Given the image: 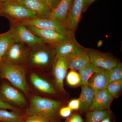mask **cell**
<instances>
[{
	"mask_svg": "<svg viewBox=\"0 0 122 122\" xmlns=\"http://www.w3.org/2000/svg\"><path fill=\"white\" fill-rule=\"evenodd\" d=\"M61 104V102L38 96H33L26 111V114L39 115L51 120L56 116Z\"/></svg>",
	"mask_w": 122,
	"mask_h": 122,
	"instance_id": "obj_1",
	"label": "cell"
},
{
	"mask_svg": "<svg viewBox=\"0 0 122 122\" xmlns=\"http://www.w3.org/2000/svg\"><path fill=\"white\" fill-rule=\"evenodd\" d=\"M68 68L64 57L55 60L53 67L54 82L55 86L59 91H64L63 81L67 74Z\"/></svg>",
	"mask_w": 122,
	"mask_h": 122,
	"instance_id": "obj_13",
	"label": "cell"
},
{
	"mask_svg": "<svg viewBox=\"0 0 122 122\" xmlns=\"http://www.w3.org/2000/svg\"><path fill=\"white\" fill-rule=\"evenodd\" d=\"M18 1L34 13L37 17L48 18L52 11L41 0H18Z\"/></svg>",
	"mask_w": 122,
	"mask_h": 122,
	"instance_id": "obj_16",
	"label": "cell"
},
{
	"mask_svg": "<svg viewBox=\"0 0 122 122\" xmlns=\"http://www.w3.org/2000/svg\"><path fill=\"white\" fill-rule=\"evenodd\" d=\"M113 99L106 89L95 92L89 111L108 110Z\"/></svg>",
	"mask_w": 122,
	"mask_h": 122,
	"instance_id": "obj_14",
	"label": "cell"
},
{
	"mask_svg": "<svg viewBox=\"0 0 122 122\" xmlns=\"http://www.w3.org/2000/svg\"><path fill=\"white\" fill-rule=\"evenodd\" d=\"M0 16L7 18L13 24L37 17L34 13L18 1L0 4Z\"/></svg>",
	"mask_w": 122,
	"mask_h": 122,
	"instance_id": "obj_3",
	"label": "cell"
},
{
	"mask_svg": "<svg viewBox=\"0 0 122 122\" xmlns=\"http://www.w3.org/2000/svg\"><path fill=\"white\" fill-rule=\"evenodd\" d=\"M101 122H112L111 121L110 116L104 119L103 120H102Z\"/></svg>",
	"mask_w": 122,
	"mask_h": 122,
	"instance_id": "obj_36",
	"label": "cell"
},
{
	"mask_svg": "<svg viewBox=\"0 0 122 122\" xmlns=\"http://www.w3.org/2000/svg\"><path fill=\"white\" fill-rule=\"evenodd\" d=\"M64 57L68 68L72 70L79 71L90 61L86 50L82 46Z\"/></svg>",
	"mask_w": 122,
	"mask_h": 122,
	"instance_id": "obj_11",
	"label": "cell"
},
{
	"mask_svg": "<svg viewBox=\"0 0 122 122\" xmlns=\"http://www.w3.org/2000/svg\"><path fill=\"white\" fill-rule=\"evenodd\" d=\"M0 77L25 93L29 92L25 70L20 65L11 64L4 59L0 62Z\"/></svg>",
	"mask_w": 122,
	"mask_h": 122,
	"instance_id": "obj_2",
	"label": "cell"
},
{
	"mask_svg": "<svg viewBox=\"0 0 122 122\" xmlns=\"http://www.w3.org/2000/svg\"><path fill=\"white\" fill-rule=\"evenodd\" d=\"M72 110L69 107H64L60 109L59 113L60 116L63 118H67L69 117L71 113Z\"/></svg>",
	"mask_w": 122,
	"mask_h": 122,
	"instance_id": "obj_30",
	"label": "cell"
},
{
	"mask_svg": "<svg viewBox=\"0 0 122 122\" xmlns=\"http://www.w3.org/2000/svg\"><path fill=\"white\" fill-rule=\"evenodd\" d=\"M100 68L93 63L90 61L83 68L79 71L81 79L80 85H87L88 81L94 73L97 72Z\"/></svg>",
	"mask_w": 122,
	"mask_h": 122,
	"instance_id": "obj_22",
	"label": "cell"
},
{
	"mask_svg": "<svg viewBox=\"0 0 122 122\" xmlns=\"http://www.w3.org/2000/svg\"><path fill=\"white\" fill-rule=\"evenodd\" d=\"M96 0H84L83 3V13L87 10V8Z\"/></svg>",
	"mask_w": 122,
	"mask_h": 122,
	"instance_id": "obj_34",
	"label": "cell"
},
{
	"mask_svg": "<svg viewBox=\"0 0 122 122\" xmlns=\"http://www.w3.org/2000/svg\"><path fill=\"white\" fill-rule=\"evenodd\" d=\"M84 1V0H72L65 24L73 33L77 28L83 13Z\"/></svg>",
	"mask_w": 122,
	"mask_h": 122,
	"instance_id": "obj_10",
	"label": "cell"
},
{
	"mask_svg": "<svg viewBox=\"0 0 122 122\" xmlns=\"http://www.w3.org/2000/svg\"><path fill=\"white\" fill-rule=\"evenodd\" d=\"M94 92L88 85H82L81 91L79 99L80 102L79 111L85 112L89 110L93 101Z\"/></svg>",
	"mask_w": 122,
	"mask_h": 122,
	"instance_id": "obj_19",
	"label": "cell"
},
{
	"mask_svg": "<svg viewBox=\"0 0 122 122\" xmlns=\"http://www.w3.org/2000/svg\"><path fill=\"white\" fill-rule=\"evenodd\" d=\"M26 26L46 43L55 48L66 38L72 37L67 36L52 29L38 28L30 25Z\"/></svg>",
	"mask_w": 122,
	"mask_h": 122,
	"instance_id": "obj_9",
	"label": "cell"
},
{
	"mask_svg": "<svg viewBox=\"0 0 122 122\" xmlns=\"http://www.w3.org/2000/svg\"><path fill=\"white\" fill-rule=\"evenodd\" d=\"M68 106L72 110H77L79 109L80 107V102L79 99H74L70 101L68 104Z\"/></svg>",
	"mask_w": 122,
	"mask_h": 122,
	"instance_id": "obj_32",
	"label": "cell"
},
{
	"mask_svg": "<svg viewBox=\"0 0 122 122\" xmlns=\"http://www.w3.org/2000/svg\"><path fill=\"white\" fill-rule=\"evenodd\" d=\"M122 89V79L110 82L106 89L113 98H117L121 93Z\"/></svg>",
	"mask_w": 122,
	"mask_h": 122,
	"instance_id": "obj_25",
	"label": "cell"
},
{
	"mask_svg": "<svg viewBox=\"0 0 122 122\" xmlns=\"http://www.w3.org/2000/svg\"></svg>",
	"mask_w": 122,
	"mask_h": 122,
	"instance_id": "obj_38",
	"label": "cell"
},
{
	"mask_svg": "<svg viewBox=\"0 0 122 122\" xmlns=\"http://www.w3.org/2000/svg\"><path fill=\"white\" fill-rule=\"evenodd\" d=\"M50 120L47 118L39 115L29 116L24 122H50Z\"/></svg>",
	"mask_w": 122,
	"mask_h": 122,
	"instance_id": "obj_28",
	"label": "cell"
},
{
	"mask_svg": "<svg viewBox=\"0 0 122 122\" xmlns=\"http://www.w3.org/2000/svg\"><path fill=\"white\" fill-rule=\"evenodd\" d=\"M24 122V121H22V122Z\"/></svg>",
	"mask_w": 122,
	"mask_h": 122,
	"instance_id": "obj_37",
	"label": "cell"
},
{
	"mask_svg": "<svg viewBox=\"0 0 122 122\" xmlns=\"http://www.w3.org/2000/svg\"><path fill=\"white\" fill-rule=\"evenodd\" d=\"M67 122H83V120L80 116L76 114L73 116Z\"/></svg>",
	"mask_w": 122,
	"mask_h": 122,
	"instance_id": "obj_33",
	"label": "cell"
},
{
	"mask_svg": "<svg viewBox=\"0 0 122 122\" xmlns=\"http://www.w3.org/2000/svg\"><path fill=\"white\" fill-rule=\"evenodd\" d=\"M109 116L110 112L108 110L89 111L86 115V122H101Z\"/></svg>",
	"mask_w": 122,
	"mask_h": 122,
	"instance_id": "obj_24",
	"label": "cell"
},
{
	"mask_svg": "<svg viewBox=\"0 0 122 122\" xmlns=\"http://www.w3.org/2000/svg\"><path fill=\"white\" fill-rule=\"evenodd\" d=\"M18 0H0V4L11 2V1H18Z\"/></svg>",
	"mask_w": 122,
	"mask_h": 122,
	"instance_id": "obj_35",
	"label": "cell"
},
{
	"mask_svg": "<svg viewBox=\"0 0 122 122\" xmlns=\"http://www.w3.org/2000/svg\"><path fill=\"white\" fill-rule=\"evenodd\" d=\"M0 98L9 104L20 107L24 106L27 103L23 94L7 83H2L0 87Z\"/></svg>",
	"mask_w": 122,
	"mask_h": 122,
	"instance_id": "obj_8",
	"label": "cell"
},
{
	"mask_svg": "<svg viewBox=\"0 0 122 122\" xmlns=\"http://www.w3.org/2000/svg\"><path fill=\"white\" fill-rule=\"evenodd\" d=\"M12 27L13 30L15 42L22 43L31 48L39 44L46 43L25 25H13Z\"/></svg>",
	"mask_w": 122,
	"mask_h": 122,
	"instance_id": "obj_6",
	"label": "cell"
},
{
	"mask_svg": "<svg viewBox=\"0 0 122 122\" xmlns=\"http://www.w3.org/2000/svg\"><path fill=\"white\" fill-rule=\"evenodd\" d=\"M109 83L122 79V63H118L115 67L109 70Z\"/></svg>",
	"mask_w": 122,
	"mask_h": 122,
	"instance_id": "obj_26",
	"label": "cell"
},
{
	"mask_svg": "<svg viewBox=\"0 0 122 122\" xmlns=\"http://www.w3.org/2000/svg\"><path fill=\"white\" fill-rule=\"evenodd\" d=\"M29 55L28 49L25 45L14 42L7 50L2 59L11 64L20 65L26 60Z\"/></svg>",
	"mask_w": 122,
	"mask_h": 122,
	"instance_id": "obj_7",
	"label": "cell"
},
{
	"mask_svg": "<svg viewBox=\"0 0 122 122\" xmlns=\"http://www.w3.org/2000/svg\"><path fill=\"white\" fill-rule=\"evenodd\" d=\"M0 109L9 110L19 112L20 111V110L19 108L5 102L0 98Z\"/></svg>",
	"mask_w": 122,
	"mask_h": 122,
	"instance_id": "obj_29",
	"label": "cell"
},
{
	"mask_svg": "<svg viewBox=\"0 0 122 122\" xmlns=\"http://www.w3.org/2000/svg\"><path fill=\"white\" fill-rule=\"evenodd\" d=\"M23 117L19 112L12 111H8L5 109H0V122H21Z\"/></svg>",
	"mask_w": 122,
	"mask_h": 122,
	"instance_id": "obj_23",
	"label": "cell"
},
{
	"mask_svg": "<svg viewBox=\"0 0 122 122\" xmlns=\"http://www.w3.org/2000/svg\"><path fill=\"white\" fill-rule=\"evenodd\" d=\"M66 80L68 85L71 86L80 85L81 79L78 73L75 71L71 70L67 75Z\"/></svg>",
	"mask_w": 122,
	"mask_h": 122,
	"instance_id": "obj_27",
	"label": "cell"
},
{
	"mask_svg": "<svg viewBox=\"0 0 122 122\" xmlns=\"http://www.w3.org/2000/svg\"><path fill=\"white\" fill-rule=\"evenodd\" d=\"M31 48L29 59L33 66L46 67L55 60V48L46 43L39 44Z\"/></svg>",
	"mask_w": 122,
	"mask_h": 122,
	"instance_id": "obj_4",
	"label": "cell"
},
{
	"mask_svg": "<svg viewBox=\"0 0 122 122\" xmlns=\"http://www.w3.org/2000/svg\"><path fill=\"white\" fill-rule=\"evenodd\" d=\"M89 57L90 61L98 68L110 70L115 67L118 62L115 59L107 54L99 51L86 49Z\"/></svg>",
	"mask_w": 122,
	"mask_h": 122,
	"instance_id": "obj_12",
	"label": "cell"
},
{
	"mask_svg": "<svg viewBox=\"0 0 122 122\" xmlns=\"http://www.w3.org/2000/svg\"><path fill=\"white\" fill-rule=\"evenodd\" d=\"M13 25H30L40 29H50L68 37H73V34L69 30L65 24L59 21L49 18L36 17L23 20Z\"/></svg>",
	"mask_w": 122,
	"mask_h": 122,
	"instance_id": "obj_5",
	"label": "cell"
},
{
	"mask_svg": "<svg viewBox=\"0 0 122 122\" xmlns=\"http://www.w3.org/2000/svg\"><path fill=\"white\" fill-rule=\"evenodd\" d=\"M52 10L55 9L59 4L61 0H41Z\"/></svg>",
	"mask_w": 122,
	"mask_h": 122,
	"instance_id": "obj_31",
	"label": "cell"
},
{
	"mask_svg": "<svg viewBox=\"0 0 122 122\" xmlns=\"http://www.w3.org/2000/svg\"><path fill=\"white\" fill-rule=\"evenodd\" d=\"M30 79L33 86L39 91L50 94H57L56 91L49 82L36 74H31Z\"/></svg>",
	"mask_w": 122,
	"mask_h": 122,
	"instance_id": "obj_20",
	"label": "cell"
},
{
	"mask_svg": "<svg viewBox=\"0 0 122 122\" xmlns=\"http://www.w3.org/2000/svg\"><path fill=\"white\" fill-rule=\"evenodd\" d=\"M81 46L74 37H68L55 48V59L66 56Z\"/></svg>",
	"mask_w": 122,
	"mask_h": 122,
	"instance_id": "obj_17",
	"label": "cell"
},
{
	"mask_svg": "<svg viewBox=\"0 0 122 122\" xmlns=\"http://www.w3.org/2000/svg\"><path fill=\"white\" fill-rule=\"evenodd\" d=\"M72 0H61L59 4L51 11L49 18L59 21L65 24Z\"/></svg>",
	"mask_w": 122,
	"mask_h": 122,
	"instance_id": "obj_18",
	"label": "cell"
},
{
	"mask_svg": "<svg viewBox=\"0 0 122 122\" xmlns=\"http://www.w3.org/2000/svg\"><path fill=\"white\" fill-rule=\"evenodd\" d=\"M14 42H15L12 28L6 32L0 34V62L6 51Z\"/></svg>",
	"mask_w": 122,
	"mask_h": 122,
	"instance_id": "obj_21",
	"label": "cell"
},
{
	"mask_svg": "<svg viewBox=\"0 0 122 122\" xmlns=\"http://www.w3.org/2000/svg\"><path fill=\"white\" fill-rule=\"evenodd\" d=\"M109 70L100 68L90 78L87 84L94 93L105 89L109 83Z\"/></svg>",
	"mask_w": 122,
	"mask_h": 122,
	"instance_id": "obj_15",
	"label": "cell"
}]
</instances>
